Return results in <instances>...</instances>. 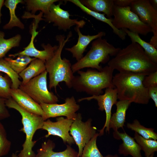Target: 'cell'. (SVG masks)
Masks as SVG:
<instances>
[{
	"label": "cell",
	"instance_id": "6da1fadb",
	"mask_svg": "<svg viewBox=\"0 0 157 157\" xmlns=\"http://www.w3.org/2000/svg\"><path fill=\"white\" fill-rule=\"evenodd\" d=\"M108 66L119 72L132 73L147 76L157 71V64L147 56L138 44L132 42L120 49Z\"/></svg>",
	"mask_w": 157,
	"mask_h": 157
},
{
	"label": "cell",
	"instance_id": "7a4b0ae2",
	"mask_svg": "<svg viewBox=\"0 0 157 157\" xmlns=\"http://www.w3.org/2000/svg\"><path fill=\"white\" fill-rule=\"evenodd\" d=\"M72 36V32H69L66 38L64 35H57L58 47L53 56L45 62L46 70L48 73L49 78V88H54L56 90L57 86L61 82H64L69 88H72V82L74 77L69 60L65 58L62 59L61 54L66 44L70 40Z\"/></svg>",
	"mask_w": 157,
	"mask_h": 157
},
{
	"label": "cell",
	"instance_id": "3957f363",
	"mask_svg": "<svg viewBox=\"0 0 157 157\" xmlns=\"http://www.w3.org/2000/svg\"><path fill=\"white\" fill-rule=\"evenodd\" d=\"M146 76L132 73L119 72L113 76L112 82L119 100L147 104L150 99L147 88L143 84Z\"/></svg>",
	"mask_w": 157,
	"mask_h": 157
},
{
	"label": "cell",
	"instance_id": "277c9868",
	"mask_svg": "<svg viewBox=\"0 0 157 157\" xmlns=\"http://www.w3.org/2000/svg\"><path fill=\"white\" fill-rule=\"evenodd\" d=\"M114 70L108 65L100 71L91 69L85 72L79 70L78 75L74 76L72 88L77 92L92 95L101 94L105 88H115L112 82Z\"/></svg>",
	"mask_w": 157,
	"mask_h": 157
},
{
	"label": "cell",
	"instance_id": "5b68a950",
	"mask_svg": "<svg viewBox=\"0 0 157 157\" xmlns=\"http://www.w3.org/2000/svg\"><path fill=\"white\" fill-rule=\"evenodd\" d=\"M6 107L17 111L22 116L23 127L19 131L26 135L25 140L22 145V149L17 155L18 157H35L36 154L32 149L36 141L33 140L35 132L42 129L44 120L39 115L29 112L20 106L11 97L6 99Z\"/></svg>",
	"mask_w": 157,
	"mask_h": 157
},
{
	"label": "cell",
	"instance_id": "8992f818",
	"mask_svg": "<svg viewBox=\"0 0 157 157\" xmlns=\"http://www.w3.org/2000/svg\"><path fill=\"white\" fill-rule=\"evenodd\" d=\"M108 43L102 37L92 41L90 50L81 59L72 65L73 73L85 68H91L101 71L100 63L104 64L110 60V56H115L120 49Z\"/></svg>",
	"mask_w": 157,
	"mask_h": 157
},
{
	"label": "cell",
	"instance_id": "52a82bcc",
	"mask_svg": "<svg viewBox=\"0 0 157 157\" xmlns=\"http://www.w3.org/2000/svg\"><path fill=\"white\" fill-rule=\"evenodd\" d=\"M113 16V24L118 29H126L144 36L152 32L151 28L140 20L138 16L131 10L130 6L122 8L114 5Z\"/></svg>",
	"mask_w": 157,
	"mask_h": 157
},
{
	"label": "cell",
	"instance_id": "ba28073f",
	"mask_svg": "<svg viewBox=\"0 0 157 157\" xmlns=\"http://www.w3.org/2000/svg\"><path fill=\"white\" fill-rule=\"evenodd\" d=\"M47 74L46 70L31 79L25 85H20L19 88L39 104H56L58 101V97L48 89Z\"/></svg>",
	"mask_w": 157,
	"mask_h": 157
},
{
	"label": "cell",
	"instance_id": "9c48e42d",
	"mask_svg": "<svg viewBox=\"0 0 157 157\" xmlns=\"http://www.w3.org/2000/svg\"><path fill=\"white\" fill-rule=\"evenodd\" d=\"M129 6L140 20L151 29L153 35L149 43L157 49V10L148 0H133Z\"/></svg>",
	"mask_w": 157,
	"mask_h": 157
},
{
	"label": "cell",
	"instance_id": "30bf717a",
	"mask_svg": "<svg viewBox=\"0 0 157 157\" xmlns=\"http://www.w3.org/2000/svg\"><path fill=\"white\" fill-rule=\"evenodd\" d=\"M82 118L81 113L77 114L69 130V134L78 147V157L81 156L85 146L97 133L96 127L92 125L91 119L83 122Z\"/></svg>",
	"mask_w": 157,
	"mask_h": 157
},
{
	"label": "cell",
	"instance_id": "8fae6325",
	"mask_svg": "<svg viewBox=\"0 0 157 157\" xmlns=\"http://www.w3.org/2000/svg\"><path fill=\"white\" fill-rule=\"evenodd\" d=\"M63 1H59L58 4H53L49 12L44 14V20L48 23H53V25L57 26L59 29L65 31L69 30L74 25L82 28L85 24L83 20L78 21L77 19L70 18L71 15L68 11L63 10L60 7Z\"/></svg>",
	"mask_w": 157,
	"mask_h": 157
},
{
	"label": "cell",
	"instance_id": "7c38bea8",
	"mask_svg": "<svg viewBox=\"0 0 157 157\" xmlns=\"http://www.w3.org/2000/svg\"><path fill=\"white\" fill-rule=\"evenodd\" d=\"M40 104L44 112L43 118L44 121L50 118L62 116L74 120L77 115L76 112L80 108V106L77 104L73 96L67 98L65 102L62 104L41 103Z\"/></svg>",
	"mask_w": 157,
	"mask_h": 157
},
{
	"label": "cell",
	"instance_id": "4fadbf2b",
	"mask_svg": "<svg viewBox=\"0 0 157 157\" xmlns=\"http://www.w3.org/2000/svg\"><path fill=\"white\" fill-rule=\"evenodd\" d=\"M117 99L116 89L108 88L106 89L104 94L92 95L89 97L82 98L78 100V102H80L85 100L90 101L95 99L97 102L99 109L105 112L106 121L103 128L99 131V135H103L105 128L106 132L109 133V122L111 116L112 108L113 106L117 103Z\"/></svg>",
	"mask_w": 157,
	"mask_h": 157
},
{
	"label": "cell",
	"instance_id": "5bb4252c",
	"mask_svg": "<svg viewBox=\"0 0 157 157\" xmlns=\"http://www.w3.org/2000/svg\"><path fill=\"white\" fill-rule=\"evenodd\" d=\"M73 120L60 117L56 119L55 122L48 119L44 121L42 129L46 130L47 134L45 136L47 138L51 135L57 136L60 138L65 143L69 145L75 143L73 138L69 133Z\"/></svg>",
	"mask_w": 157,
	"mask_h": 157
},
{
	"label": "cell",
	"instance_id": "9a60e30c",
	"mask_svg": "<svg viewBox=\"0 0 157 157\" xmlns=\"http://www.w3.org/2000/svg\"><path fill=\"white\" fill-rule=\"evenodd\" d=\"M38 24L34 23L33 24L32 36L29 44L24 48V50L14 54H10L9 56L14 58L19 55H24L41 60L45 62L50 59L53 56L55 53L58 47V45L53 46L49 44H42L41 46L44 49L42 50L37 49L35 47L34 40L38 34V32L36 31Z\"/></svg>",
	"mask_w": 157,
	"mask_h": 157
},
{
	"label": "cell",
	"instance_id": "2e32d148",
	"mask_svg": "<svg viewBox=\"0 0 157 157\" xmlns=\"http://www.w3.org/2000/svg\"><path fill=\"white\" fill-rule=\"evenodd\" d=\"M10 94L12 98L21 107L30 113L41 116L44 112L40 104L19 88H11Z\"/></svg>",
	"mask_w": 157,
	"mask_h": 157
},
{
	"label": "cell",
	"instance_id": "e0dca14e",
	"mask_svg": "<svg viewBox=\"0 0 157 157\" xmlns=\"http://www.w3.org/2000/svg\"><path fill=\"white\" fill-rule=\"evenodd\" d=\"M80 28L77 26L74 28L78 35L76 44L71 48H65V50L72 53L73 57L75 58L77 61L83 57V53L91 42L99 38H102L106 35L105 32L104 31L99 32L97 34L94 35H84L82 33Z\"/></svg>",
	"mask_w": 157,
	"mask_h": 157
},
{
	"label": "cell",
	"instance_id": "ac0fdd59",
	"mask_svg": "<svg viewBox=\"0 0 157 157\" xmlns=\"http://www.w3.org/2000/svg\"><path fill=\"white\" fill-rule=\"evenodd\" d=\"M113 135L115 139L121 140L122 141L118 149L120 154L125 156L130 155L132 157H142L141 148L134 138L125 132L120 133L118 131H114Z\"/></svg>",
	"mask_w": 157,
	"mask_h": 157
},
{
	"label": "cell",
	"instance_id": "d6986e66",
	"mask_svg": "<svg viewBox=\"0 0 157 157\" xmlns=\"http://www.w3.org/2000/svg\"><path fill=\"white\" fill-rule=\"evenodd\" d=\"M55 147V143L48 140L42 143L41 148L37 150L35 157H78V152L69 145L65 150L60 152L54 151Z\"/></svg>",
	"mask_w": 157,
	"mask_h": 157
},
{
	"label": "cell",
	"instance_id": "ffe728a7",
	"mask_svg": "<svg viewBox=\"0 0 157 157\" xmlns=\"http://www.w3.org/2000/svg\"><path fill=\"white\" fill-rule=\"evenodd\" d=\"M131 102L128 100H119L115 104L117 109L115 113L111 115L109 122V128L114 131L120 128H123L125 122L126 111Z\"/></svg>",
	"mask_w": 157,
	"mask_h": 157
},
{
	"label": "cell",
	"instance_id": "44dd1931",
	"mask_svg": "<svg viewBox=\"0 0 157 157\" xmlns=\"http://www.w3.org/2000/svg\"><path fill=\"white\" fill-rule=\"evenodd\" d=\"M80 8L83 11L90 15L97 20L108 24L112 29L113 32L122 40L125 39L126 34L122 29H118L113 25L112 18H109L105 16L104 14L95 12L90 10L82 4L78 0H68Z\"/></svg>",
	"mask_w": 157,
	"mask_h": 157
},
{
	"label": "cell",
	"instance_id": "7402d4cb",
	"mask_svg": "<svg viewBox=\"0 0 157 157\" xmlns=\"http://www.w3.org/2000/svg\"><path fill=\"white\" fill-rule=\"evenodd\" d=\"M81 3L88 9L106 15L107 18L113 16V0H81Z\"/></svg>",
	"mask_w": 157,
	"mask_h": 157
},
{
	"label": "cell",
	"instance_id": "603a6c76",
	"mask_svg": "<svg viewBox=\"0 0 157 157\" xmlns=\"http://www.w3.org/2000/svg\"><path fill=\"white\" fill-rule=\"evenodd\" d=\"M45 70V62L41 60L35 58L31 62L28 66L19 74L22 79L21 85H25L31 79L40 75Z\"/></svg>",
	"mask_w": 157,
	"mask_h": 157
},
{
	"label": "cell",
	"instance_id": "cb8c5ba5",
	"mask_svg": "<svg viewBox=\"0 0 157 157\" xmlns=\"http://www.w3.org/2000/svg\"><path fill=\"white\" fill-rule=\"evenodd\" d=\"M123 30L130 38L132 42L138 44L143 49L147 56L154 63L157 64V49L149 42L141 38L139 35L128 30Z\"/></svg>",
	"mask_w": 157,
	"mask_h": 157
},
{
	"label": "cell",
	"instance_id": "d4e9b609",
	"mask_svg": "<svg viewBox=\"0 0 157 157\" xmlns=\"http://www.w3.org/2000/svg\"><path fill=\"white\" fill-rule=\"evenodd\" d=\"M22 0H6L4 1V5L9 10L10 19L9 22L5 24L3 28L5 30L10 29L17 27L23 29L24 28V24L17 17L15 14V9L17 5L19 3H23Z\"/></svg>",
	"mask_w": 157,
	"mask_h": 157
},
{
	"label": "cell",
	"instance_id": "484cf974",
	"mask_svg": "<svg viewBox=\"0 0 157 157\" xmlns=\"http://www.w3.org/2000/svg\"><path fill=\"white\" fill-rule=\"evenodd\" d=\"M5 35L0 31V58H3L12 48L19 46L22 38L19 34L8 39H5Z\"/></svg>",
	"mask_w": 157,
	"mask_h": 157
},
{
	"label": "cell",
	"instance_id": "4316f807",
	"mask_svg": "<svg viewBox=\"0 0 157 157\" xmlns=\"http://www.w3.org/2000/svg\"><path fill=\"white\" fill-rule=\"evenodd\" d=\"M58 0H26L27 9L31 11L34 14L38 10L41 11L44 14L48 13L51 6L55 3L59 1Z\"/></svg>",
	"mask_w": 157,
	"mask_h": 157
},
{
	"label": "cell",
	"instance_id": "83f0119b",
	"mask_svg": "<svg viewBox=\"0 0 157 157\" xmlns=\"http://www.w3.org/2000/svg\"><path fill=\"white\" fill-rule=\"evenodd\" d=\"M134 139L143 151L145 157L149 156L157 151V141L151 139H146L135 132Z\"/></svg>",
	"mask_w": 157,
	"mask_h": 157
},
{
	"label": "cell",
	"instance_id": "f1b7e54d",
	"mask_svg": "<svg viewBox=\"0 0 157 157\" xmlns=\"http://www.w3.org/2000/svg\"><path fill=\"white\" fill-rule=\"evenodd\" d=\"M36 58L21 55L18 56L15 59L10 57H5L4 59L13 70L19 74L27 67L31 61Z\"/></svg>",
	"mask_w": 157,
	"mask_h": 157
},
{
	"label": "cell",
	"instance_id": "f546056e",
	"mask_svg": "<svg viewBox=\"0 0 157 157\" xmlns=\"http://www.w3.org/2000/svg\"><path fill=\"white\" fill-rule=\"evenodd\" d=\"M127 126L145 139L156 140L157 139V134L154 131V129L145 127L141 125L137 119L134 120L132 123H127Z\"/></svg>",
	"mask_w": 157,
	"mask_h": 157
},
{
	"label": "cell",
	"instance_id": "4dcf8cb0",
	"mask_svg": "<svg viewBox=\"0 0 157 157\" xmlns=\"http://www.w3.org/2000/svg\"><path fill=\"white\" fill-rule=\"evenodd\" d=\"M0 72L5 73L11 79L12 82L11 88H19L22 82L19 79V74L13 70L3 58H0Z\"/></svg>",
	"mask_w": 157,
	"mask_h": 157
},
{
	"label": "cell",
	"instance_id": "1f68e13d",
	"mask_svg": "<svg viewBox=\"0 0 157 157\" xmlns=\"http://www.w3.org/2000/svg\"><path fill=\"white\" fill-rule=\"evenodd\" d=\"M99 133H97L85 146L80 157H104L99 150L97 145Z\"/></svg>",
	"mask_w": 157,
	"mask_h": 157
},
{
	"label": "cell",
	"instance_id": "d6a6232c",
	"mask_svg": "<svg viewBox=\"0 0 157 157\" xmlns=\"http://www.w3.org/2000/svg\"><path fill=\"white\" fill-rule=\"evenodd\" d=\"M11 146V142L7 138L5 127L0 122V157L7 155Z\"/></svg>",
	"mask_w": 157,
	"mask_h": 157
},
{
	"label": "cell",
	"instance_id": "836d02e7",
	"mask_svg": "<svg viewBox=\"0 0 157 157\" xmlns=\"http://www.w3.org/2000/svg\"><path fill=\"white\" fill-rule=\"evenodd\" d=\"M12 82L6 74L3 76L0 72V97L6 99L11 97L10 90Z\"/></svg>",
	"mask_w": 157,
	"mask_h": 157
},
{
	"label": "cell",
	"instance_id": "e575fe53",
	"mask_svg": "<svg viewBox=\"0 0 157 157\" xmlns=\"http://www.w3.org/2000/svg\"><path fill=\"white\" fill-rule=\"evenodd\" d=\"M143 84L147 88L157 85V71L146 76L143 79Z\"/></svg>",
	"mask_w": 157,
	"mask_h": 157
},
{
	"label": "cell",
	"instance_id": "d590c367",
	"mask_svg": "<svg viewBox=\"0 0 157 157\" xmlns=\"http://www.w3.org/2000/svg\"><path fill=\"white\" fill-rule=\"evenodd\" d=\"M6 100L0 97V120L8 118L10 116L6 105Z\"/></svg>",
	"mask_w": 157,
	"mask_h": 157
},
{
	"label": "cell",
	"instance_id": "8d00e7d4",
	"mask_svg": "<svg viewBox=\"0 0 157 157\" xmlns=\"http://www.w3.org/2000/svg\"><path fill=\"white\" fill-rule=\"evenodd\" d=\"M148 93L150 98L154 101L155 106L157 107V85L149 87L147 88Z\"/></svg>",
	"mask_w": 157,
	"mask_h": 157
},
{
	"label": "cell",
	"instance_id": "74e56055",
	"mask_svg": "<svg viewBox=\"0 0 157 157\" xmlns=\"http://www.w3.org/2000/svg\"><path fill=\"white\" fill-rule=\"evenodd\" d=\"M133 0H113L114 5L124 8L129 6Z\"/></svg>",
	"mask_w": 157,
	"mask_h": 157
},
{
	"label": "cell",
	"instance_id": "f35d334b",
	"mask_svg": "<svg viewBox=\"0 0 157 157\" xmlns=\"http://www.w3.org/2000/svg\"><path fill=\"white\" fill-rule=\"evenodd\" d=\"M4 0H0V24L1 23V17L2 16L1 10L3 6L4 5Z\"/></svg>",
	"mask_w": 157,
	"mask_h": 157
},
{
	"label": "cell",
	"instance_id": "ab89813d",
	"mask_svg": "<svg viewBox=\"0 0 157 157\" xmlns=\"http://www.w3.org/2000/svg\"><path fill=\"white\" fill-rule=\"evenodd\" d=\"M150 3L153 7L156 9L157 10V0H149Z\"/></svg>",
	"mask_w": 157,
	"mask_h": 157
},
{
	"label": "cell",
	"instance_id": "60d3db41",
	"mask_svg": "<svg viewBox=\"0 0 157 157\" xmlns=\"http://www.w3.org/2000/svg\"><path fill=\"white\" fill-rule=\"evenodd\" d=\"M104 157H119L117 154H115L114 155H112L111 154H108L107 155Z\"/></svg>",
	"mask_w": 157,
	"mask_h": 157
},
{
	"label": "cell",
	"instance_id": "b9f144b4",
	"mask_svg": "<svg viewBox=\"0 0 157 157\" xmlns=\"http://www.w3.org/2000/svg\"><path fill=\"white\" fill-rule=\"evenodd\" d=\"M12 157H18L16 153H13L12 156Z\"/></svg>",
	"mask_w": 157,
	"mask_h": 157
},
{
	"label": "cell",
	"instance_id": "7bdbcfd3",
	"mask_svg": "<svg viewBox=\"0 0 157 157\" xmlns=\"http://www.w3.org/2000/svg\"><path fill=\"white\" fill-rule=\"evenodd\" d=\"M154 154H153L151 155L150 156H147V157H154Z\"/></svg>",
	"mask_w": 157,
	"mask_h": 157
}]
</instances>
